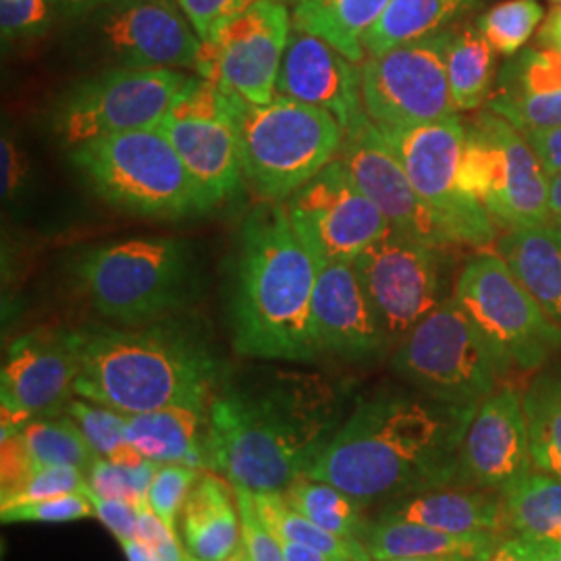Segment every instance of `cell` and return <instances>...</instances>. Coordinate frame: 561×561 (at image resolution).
Listing matches in <instances>:
<instances>
[{"label":"cell","mask_w":561,"mask_h":561,"mask_svg":"<svg viewBox=\"0 0 561 561\" xmlns=\"http://www.w3.org/2000/svg\"><path fill=\"white\" fill-rule=\"evenodd\" d=\"M524 138L533 146L535 154L539 157L547 178H556L561 173V127L551 129H537L524 134Z\"/></svg>","instance_id":"816d5d0a"},{"label":"cell","mask_w":561,"mask_h":561,"mask_svg":"<svg viewBox=\"0 0 561 561\" xmlns=\"http://www.w3.org/2000/svg\"><path fill=\"white\" fill-rule=\"evenodd\" d=\"M477 408L421 391L387 389L358 398L306 477L337 486L362 505L451 486Z\"/></svg>","instance_id":"6da1fadb"},{"label":"cell","mask_w":561,"mask_h":561,"mask_svg":"<svg viewBox=\"0 0 561 561\" xmlns=\"http://www.w3.org/2000/svg\"><path fill=\"white\" fill-rule=\"evenodd\" d=\"M85 41L115 67L192 69L202 41L175 0H119L83 18Z\"/></svg>","instance_id":"ac0fdd59"},{"label":"cell","mask_w":561,"mask_h":561,"mask_svg":"<svg viewBox=\"0 0 561 561\" xmlns=\"http://www.w3.org/2000/svg\"><path fill=\"white\" fill-rule=\"evenodd\" d=\"M275 92L329 111L343 129L364 111L358 62L298 27L287 42Z\"/></svg>","instance_id":"603a6c76"},{"label":"cell","mask_w":561,"mask_h":561,"mask_svg":"<svg viewBox=\"0 0 561 561\" xmlns=\"http://www.w3.org/2000/svg\"><path fill=\"white\" fill-rule=\"evenodd\" d=\"M185 561H194V560H190V558H187V560ZM222 561H250V558H248V553H245V549H243V545H241L240 549H238V551H236V553H233V556H231V558H227V560H222Z\"/></svg>","instance_id":"94428289"},{"label":"cell","mask_w":561,"mask_h":561,"mask_svg":"<svg viewBox=\"0 0 561 561\" xmlns=\"http://www.w3.org/2000/svg\"><path fill=\"white\" fill-rule=\"evenodd\" d=\"M204 470L181 463H161L148 489L146 503L169 528L178 530L181 510Z\"/></svg>","instance_id":"60d3db41"},{"label":"cell","mask_w":561,"mask_h":561,"mask_svg":"<svg viewBox=\"0 0 561 561\" xmlns=\"http://www.w3.org/2000/svg\"><path fill=\"white\" fill-rule=\"evenodd\" d=\"M549 2H553V4H561V0H549Z\"/></svg>","instance_id":"6125c7cd"},{"label":"cell","mask_w":561,"mask_h":561,"mask_svg":"<svg viewBox=\"0 0 561 561\" xmlns=\"http://www.w3.org/2000/svg\"><path fill=\"white\" fill-rule=\"evenodd\" d=\"M175 2H178V0H175Z\"/></svg>","instance_id":"be15d7a7"},{"label":"cell","mask_w":561,"mask_h":561,"mask_svg":"<svg viewBox=\"0 0 561 561\" xmlns=\"http://www.w3.org/2000/svg\"><path fill=\"white\" fill-rule=\"evenodd\" d=\"M78 375L76 331L36 329L13 341L0 370L2 437L27 422L65 414L76 398Z\"/></svg>","instance_id":"e0dca14e"},{"label":"cell","mask_w":561,"mask_h":561,"mask_svg":"<svg viewBox=\"0 0 561 561\" xmlns=\"http://www.w3.org/2000/svg\"><path fill=\"white\" fill-rule=\"evenodd\" d=\"M502 256L524 289L561 327V236L549 225L510 227L497 241Z\"/></svg>","instance_id":"83f0119b"},{"label":"cell","mask_w":561,"mask_h":561,"mask_svg":"<svg viewBox=\"0 0 561 561\" xmlns=\"http://www.w3.org/2000/svg\"><path fill=\"white\" fill-rule=\"evenodd\" d=\"M181 542L194 561L231 558L241 541L240 510L233 484L217 472H202L180 516Z\"/></svg>","instance_id":"484cf974"},{"label":"cell","mask_w":561,"mask_h":561,"mask_svg":"<svg viewBox=\"0 0 561 561\" xmlns=\"http://www.w3.org/2000/svg\"><path fill=\"white\" fill-rule=\"evenodd\" d=\"M495 50L479 27L454 30L447 53V78L456 111H477L489 101L495 73Z\"/></svg>","instance_id":"d6a6232c"},{"label":"cell","mask_w":561,"mask_h":561,"mask_svg":"<svg viewBox=\"0 0 561 561\" xmlns=\"http://www.w3.org/2000/svg\"><path fill=\"white\" fill-rule=\"evenodd\" d=\"M454 30L405 42L362 65V106L382 127H416L458 115L447 78Z\"/></svg>","instance_id":"4fadbf2b"},{"label":"cell","mask_w":561,"mask_h":561,"mask_svg":"<svg viewBox=\"0 0 561 561\" xmlns=\"http://www.w3.org/2000/svg\"><path fill=\"white\" fill-rule=\"evenodd\" d=\"M539 561H561V545H547V547H541Z\"/></svg>","instance_id":"91938a15"},{"label":"cell","mask_w":561,"mask_h":561,"mask_svg":"<svg viewBox=\"0 0 561 561\" xmlns=\"http://www.w3.org/2000/svg\"><path fill=\"white\" fill-rule=\"evenodd\" d=\"M96 454L69 414L27 422L0 447V497L11 495L42 466H78L85 474Z\"/></svg>","instance_id":"cb8c5ba5"},{"label":"cell","mask_w":561,"mask_h":561,"mask_svg":"<svg viewBox=\"0 0 561 561\" xmlns=\"http://www.w3.org/2000/svg\"><path fill=\"white\" fill-rule=\"evenodd\" d=\"M454 298L510 368L533 373L561 350V327L500 254L466 262Z\"/></svg>","instance_id":"7c38bea8"},{"label":"cell","mask_w":561,"mask_h":561,"mask_svg":"<svg viewBox=\"0 0 561 561\" xmlns=\"http://www.w3.org/2000/svg\"><path fill=\"white\" fill-rule=\"evenodd\" d=\"M291 30L287 2L261 0L229 21L215 41L202 42L194 73L213 81L225 94L268 104L277 96L275 85Z\"/></svg>","instance_id":"9a60e30c"},{"label":"cell","mask_w":561,"mask_h":561,"mask_svg":"<svg viewBox=\"0 0 561 561\" xmlns=\"http://www.w3.org/2000/svg\"><path fill=\"white\" fill-rule=\"evenodd\" d=\"M113 2H119V0H53V7L62 18L83 20Z\"/></svg>","instance_id":"db71d44e"},{"label":"cell","mask_w":561,"mask_h":561,"mask_svg":"<svg viewBox=\"0 0 561 561\" xmlns=\"http://www.w3.org/2000/svg\"><path fill=\"white\" fill-rule=\"evenodd\" d=\"M0 162H2V196L4 201H15L25 192L30 180V162L25 150L13 136H2L0 144Z\"/></svg>","instance_id":"681fc988"},{"label":"cell","mask_w":561,"mask_h":561,"mask_svg":"<svg viewBox=\"0 0 561 561\" xmlns=\"http://www.w3.org/2000/svg\"><path fill=\"white\" fill-rule=\"evenodd\" d=\"M254 500L266 524L283 541L301 542L341 560L373 561L364 542L337 537L321 528L319 524L308 520L298 510L289 505L280 491H261V493H254Z\"/></svg>","instance_id":"d590c367"},{"label":"cell","mask_w":561,"mask_h":561,"mask_svg":"<svg viewBox=\"0 0 561 561\" xmlns=\"http://www.w3.org/2000/svg\"><path fill=\"white\" fill-rule=\"evenodd\" d=\"M379 518L416 522L454 535L510 530L502 495L454 484L389 502Z\"/></svg>","instance_id":"d4e9b609"},{"label":"cell","mask_w":561,"mask_h":561,"mask_svg":"<svg viewBox=\"0 0 561 561\" xmlns=\"http://www.w3.org/2000/svg\"><path fill=\"white\" fill-rule=\"evenodd\" d=\"M385 561H481L479 558H470V556H443V558H403V560H385Z\"/></svg>","instance_id":"680465c9"},{"label":"cell","mask_w":561,"mask_h":561,"mask_svg":"<svg viewBox=\"0 0 561 561\" xmlns=\"http://www.w3.org/2000/svg\"><path fill=\"white\" fill-rule=\"evenodd\" d=\"M379 129L451 245L484 248L495 240V219L461 187L466 125L458 115L416 127Z\"/></svg>","instance_id":"30bf717a"},{"label":"cell","mask_w":561,"mask_h":561,"mask_svg":"<svg viewBox=\"0 0 561 561\" xmlns=\"http://www.w3.org/2000/svg\"><path fill=\"white\" fill-rule=\"evenodd\" d=\"M92 516H96V512L88 493H71V495H59V497H46L38 502L0 505L2 524H21V522L65 524V522L85 520Z\"/></svg>","instance_id":"b9f144b4"},{"label":"cell","mask_w":561,"mask_h":561,"mask_svg":"<svg viewBox=\"0 0 561 561\" xmlns=\"http://www.w3.org/2000/svg\"><path fill=\"white\" fill-rule=\"evenodd\" d=\"M53 0H0V30L4 41L41 36L55 15Z\"/></svg>","instance_id":"f6af8a7d"},{"label":"cell","mask_w":561,"mask_h":561,"mask_svg":"<svg viewBox=\"0 0 561 561\" xmlns=\"http://www.w3.org/2000/svg\"><path fill=\"white\" fill-rule=\"evenodd\" d=\"M535 470L520 391L497 387L468 424L454 486L503 495Z\"/></svg>","instance_id":"44dd1931"},{"label":"cell","mask_w":561,"mask_h":561,"mask_svg":"<svg viewBox=\"0 0 561 561\" xmlns=\"http://www.w3.org/2000/svg\"><path fill=\"white\" fill-rule=\"evenodd\" d=\"M161 463L144 460L134 466H125L117 461L96 458L88 470V484L92 493L108 500H125L140 507L146 503L148 489Z\"/></svg>","instance_id":"ab89813d"},{"label":"cell","mask_w":561,"mask_h":561,"mask_svg":"<svg viewBox=\"0 0 561 561\" xmlns=\"http://www.w3.org/2000/svg\"><path fill=\"white\" fill-rule=\"evenodd\" d=\"M391 0H291L294 27L337 48L343 57L360 62L366 32L381 20Z\"/></svg>","instance_id":"f546056e"},{"label":"cell","mask_w":561,"mask_h":561,"mask_svg":"<svg viewBox=\"0 0 561 561\" xmlns=\"http://www.w3.org/2000/svg\"><path fill=\"white\" fill-rule=\"evenodd\" d=\"M549 227H553L561 236V173L551 178L549 190Z\"/></svg>","instance_id":"9f6ffc18"},{"label":"cell","mask_w":561,"mask_h":561,"mask_svg":"<svg viewBox=\"0 0 561 561\" xmlns=\"http://www.w3.org/2000/svg\"><path fill=\"white\" fill-rule=\"evenodd\" d=\"M243 181L264 202L283 204L340 157L343 127L329 111L275 96L268 104L227 94Z\"/></svg>","instance_id":"5b68a950"},{"label":"cell","mask_w":561,"mask_h":561,"mask_svg":"<svg viewBox=\"0 0 561 561\" xmlns=\"http://www.w3.org/2000/svg\"><path fill=\"white\" fill-rule=\"evenodd\" d=\"M280 493L301 516L337 537L362 541L370 524L362 516L364 505L329 482L300 477L287 484Z\"/></svg>","instance_id":"e575fe53"},{"label":"cell","mask_w":561,"mask_h":561,"mask_svg":"<svg viewBox=\"0 0 561 561\" xmlns=\"http://www.w3.org/2000/svg\"><path fill=\"white\" fill-rule=\"evenodd\" d=\"M391 345H398L443 298V250L391 229L354 261Z\"/></svg>","instance_id":"2e32d148"},{"label":"cell","mask_w":561,"mask_h":561,"mask_svg":"<svg viewBox=\"0 0 561 561\" xmlns=\"http://www.w3.org/2000/svg\"><path fill=\"white\" fill-rule=\"evenodd\" d=\"M119 545L127 561H157V558L150 553V549L138 539H127Z\"/></svg>","instance_id":"6f0895ef"},{"label":"cell","mask_w":561,"mask_h":561,"mask_svg":"<svg viewBox=\"0 0 561 561\" xmlns=\"http://www.w3.org/2000/svg\"><path fill=\"white\" fill-rule=\"evenodd\" d=\"M283 208L319 264L354 262L393 229L340 159L301 185Z\"/></svg>","instance_id":"5bb4252c"},{"label":"cell","mask_w":561,"mask_h":561,"mask_svg":"<svg viewBox=\"0 0 561 561\" xmlns=\"http://www.w3.org/2000/svg\"><path fill=\"white\" fill-rule=\"evenodd\" d=\"M507 528L541 547L561 545V481L533 470L502 495Z\"/></svg>","instance_id":"1f68e13d"},{"label":"cell","mask_w":561,"mask_h":561,"mask_svg":"<svg viewBox=\"0 0 561 561\" xmlns=\"http://www.w3.org/2000/svg\"><path fill=\"white\" fill-rule=\"evenodd\" d=\"M312 322L322 356L360 364L379 360L391 347L354 262L319 264Z\"/></svg>","instance_id":"7402d4cb"},{"label":"cell","mask_w":561,"mask_h":561,"mask_svg":"<svg viewBox=\"0 0 561 561\" xmlns=\"http://www.w3.org/2000/svg\"><path fill=\"white\" fill-rule=\"evenodd\" d=\"M522 400L535 470L561 481V370L537 377Z\"/></svg>","instance_id":"836d02e7"},{"label":"cell","mask_w":561,"mask_h":561,"mask_svg":"<svg viewBox=\"0 0 561 561\" xmlns=\"http://www.w3.org/2000/svg\"><path fill=\"white\" fill-rule=\"evenodd\" d=\"M138 541L144 542L157 561H185V549L178 537V530L169 528L164 522L144 503L138 507Z\"/></svg>","instance_id":"7dc6e473"},{"label":"cell","mask_w":561,"mask_h":561,"mask_svg":"<svg viewBox=\"0 0 561 561\" xmlns=\"http://www.w3.org/2000/svg\"><path fill=\"white\" fill-rule=\"evenodd\" d=\"M391 366L416 391L454 405H479L510 370L454 296L396 345Z\"/></svg>","instance_id":"ba28073f"},{"label":"cell","mask_w":561,"mask_h":561,"mask_svg":"<svg viewBox=\"0 0 561 561\" xmlns=\"http://www.w3.org/2000/svg\"><path fill=\"white\" fill-rule=\"evenodd\" d=\"M256 2L261 0H178L181 11L185 13L202 42L215 41L229 21L240 18L241 13H245Z\"/></svg>","instance_id":"bcb514c9"},{"label":"cell","mask_w":561,"mask_h":561,"mask_svg":"<svg viewBox=\"0 0 561 561\" xmlns=\"http://www.w3.org/2000/svg\"><path fill=\"white\" fill-rule=\"evenodd\" d=\"M71 493H90L88 474L78 466H42L34 474L7 497H0V505L38 502L46 497H59Z\"/></svg>","instance_id":"7bdbcfd3"},{"label":"cell","mask_w":561,"mask_h":561,"mask_svg":"<svg viewBox=\"0 0 561 561\" xmlns=\"http://www.w3.org/2000/svg\"><path fill=\"white\" fill-rule=\"evenodd\" d=\"M482 0H391L381 20L364 36L366 57L382 53L447 30L449 23L477 9Z\"/></svg>","instance_id":"4dcf8cb0"},{"label":"cell","mask_w":561,"mask_h":561,"mask_svg":"<svg viewBox=\"0 0 561 561\" xmlns=\"http://www.w3.org/2000/svg\"><path fill=\"white\" fill-rule=\"evenodd\" d=\"M65 414H69L73 421L78 422L83 437L88 439L99 458H106L125 466H134L146 460L127 442V422H129L127 414H121L117 410L83 400L78 396L69 401Z\"/></svg>","instance_id":"8d00e7d4"},{"label":"cell","mask_w":561,"mask_h":561,"mask_svg":"<svg viewBox=\"0 0 561 561\" xmlns=\"http://www.w3.org/2000/svg\"><path fill=\"white\" fill-rule=\"evenodd\" d=\"M345 416L319 377L227 379L208 408L210 472L254 493L283 491L310 472Z\"/></svg>","instance_id":"7a4b0ae2"},{"label":"cell","mask_w":561,"mask_h":561,"mask_svg":"<svg viewBox=\"0 0 561 561\" xmlns=\"http://www.w3.org/2000/svg\"><path fill=\"white\" fill-rule=\"evenodd\" d=\"M497 537L500 535L495 533L454 535L416 522L377 518L368 524L362 542L368 549L373 561L443 556H470L482 560L493 542L497 541Z\"/></svg>","instance_id":"f1b7e54d"},{"label":"cell","mask_w":561,"mask_h":561,"mask_svg":"<svg viewBox=\"0 0 561 561\" xmlns=\"http://www.w3.org/2000/svg\"><path fill=\"white\" fill-rule=\"evenodd\" d=\"M337 159L347 167L362 192L381 208L396 231L439 250L451 245L416 194L379 125L366 111L343 129Z\"/></svg>","instance_id":"ffe728a7"},{"label":"cell","mask_w":561,"mask_h":561,"mask_svg":"<svg viewBox=\"0 0 561 561\" xmlns=\"http://www.w3.org/2000/svg\"><path fill=\"white\" fill-rule=\"evenodd\" d=\"M233 491L240 510L241 541L250 561H285L280 539L264 520L254 491L240 484H233Z\"/></svg>","instance_id":"ee69618b"},{"label":"cell","mask_w":561,"mask_h":561,"mask_svg":"<svg viewBox=\"0 0 561 561\" xmlns=\"http://www.w3.org/2000/svg\"><path fill=\"white\" fill-rule=\"evenodd\" d=\"M539 553L541 545L507 530L497 537L481 561H539Z\"/></svg>","instance_id":"f907efd6"},{"label":"cell","mask_w":561,"mask_h":561,"mask_svg":"<svg viewBox=\"0 0 561 561\" xmlns=\"http://www.w3.org/2000/svg\"><path fill=\"white\" fill-rule=\"evenodd\" d=\"M537 46L561 55V4H553V9L545 15L537 32Z\"/></svg>","instance_id":"f5cc1de1"},{"label":"cell","mask_w":561,"mask_h":561,"mask_svg":"<svg viewBox=\"0 0 561 561\" xmlns=\"http://www.w3.org/2000/svg\"><path fill=\"white\" fill-rule=\"evenodd\" d=\"M88 497L92 500L94 512L99 520L111 530V535L117 541H127V539H136L138 535V507L134 503L125 502V500H108L101 497L96 493H88Z\"/></svg>","instance_id":"c3c4849f"},{"label":"cell","mask_w":561,"mask_h":561,"mask_svg":"<svg viewBox=\"0 0 561 561\" xmlns=\"http://www.w3.org/2000/svg\"><path fill=\"white\" fill-rule=\"evenodd\" d=\"M76 335V396L127 416L173 405L208 410L229 379L206 333L175 317L136 327H85Z\"/></svg>","instance_id":"3957f363"},{"label":"cell","mask_w":561,"mask_h":561,"mask_svg":"<svg viewBox=\"0 0 561 561\" xmlns=\"http://www.w3.org/2000/svg\"><path fill=\"white\" fill-rule=\"evenodd\" d=\"M489 111L512 123L522 134L561 127V90L551 92H497Z\"/></svg>","instance_id":"f35d334b"},{"label":"cell","mask_w":561,"mask_h":561,"mask_svg":"<svg viewBox=\"0 0 561 561\" xmlns=\"http://www.w3.org/2000/svg\"><path fill=\"white\" fill-rule=\"evenodd\" d=\"M319 262L291 227L283 204L264 202L240 231L229 327L240 356L256 360L314 362L312 304Z\"/></svg>","instance_id":"277c9868"},{"label":"cell","mask_w":561,"mask_h":561,"mask_svg":"<svg viewBox=\"0 0 561 561\" xmlns=\"http://www.w3.org/2000/svg\"><path fill=\"white\" fill-rule=\"evenodd\" d=\"M460 183L502 225H549L551 180L524 134L491 111L466 125Z\"/></svg>","instance_id":"9c48e42d"},{"label":"cell","mask_w":561,"mask_h":561,"mask_svg":"<svg viewBox=\"0 0 561 561\" xmlns=\"http://www.w3.org/2000/svg\"><path fill=\"white\" fill-rule=\"evenodd\" d=\"M76 280L102 319L123 327L173 317L198 291L190 245L161 236L92 248L76 264Z\"/></svg>","instance_id":"8992f818"},{"label":"cell","mask_w":561,"mask_h":561,"mask_svg":"<svg viewBox=\"0 0 561 561\" xmlns=\"http://www.w3.org/2000/svg\"><path fill=\"white\" fill-rule=\"evenodd\" d=\"M159 129L215 206L238 196L243 173L227 111V94L221 88L194 76Z\"/></svg>","instance_id":"d6986e66"},{"label":"cell","mask_w":561,"mask_h":561,"mask_svg":"<svg viewBox=\"0 0 561 561\" xmlns=\"http://www.w3.org/2000/svg\"><path fill=\"white\" fill-rule=\"evenodd\" d=\"M194 76L171 67H111L73 85L57 104L55 131L71 148L154 129Z\"/></svg>","instance_id":"8fae6325"},{"label":"cell","mask_w":561,"mask_h":561,"mask_svg":"<svg viewBox=\"0 0 561 561\" xmlns=\"http://www.w3.org/2000/svg\"><path fill=\"white\" fill-rule=\"evenodd\" d=\"M71 161L96 196L129 215L178 221L217 208L159 127L85 141Z\"/></svg>","instance_id":"52a82bcc"},{"label":"cell","mask_w":561,"mask_h":561,"mask_svg":"<svg viewBox=\"0 0 561 561\" xmlns=\"http://www.w3.org/2000/svg\"><path fill=\"white\" fill-rule=\"evenodd\" d=\"M280 545H283L285 561H350L341 560V558H335L331 553H324L321 549L301 545V542L283 541L280 539Z\"/></svg>","instance_id":"11a10c76"},{"label":"cell","mask_w":561,"mask_h":561,"mask_svg":"<svg viewBox=\"0 0 561 561\" xmlns=\"http://www.w3.org/2000/svg\"><path fill=\"white\" fill-rule=\"evenodd\" d=\"M542 20L541 0H503L482 13L477 27L497 55L514 57L539 32Z\"/></svg>","instance_id":"74e56055"},{"label":"cell","mask_w":561,"mask_h":561,"mask_svg":"<svg viewBox=\"0 0 561 561\" xmlns=\"http://www.w3.org/2000/svg\"><path fill=\"white\" fill-rule=\"evenodd\" d=\"M127 442L146 460L210 470L208 410L173 405L134 414L127 422Z\"/></svg>","instance_id":"4316f807"}]
</instances>
